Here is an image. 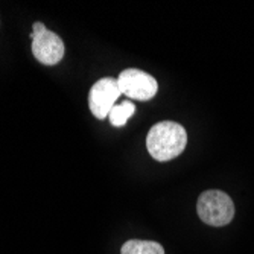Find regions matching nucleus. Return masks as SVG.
<instances>
[{
    "label": "nucleus",
    "mask_w": 254,
    "mask_h": 254,
    "mask_svg": "<svg viewBox=\"0 0 254 254\" xmlns=\"http://www.w3.org/2000/svg\"><path fill=\"white\" fill-rule=\"evenodd\" d=\"M188 145V132L180 124L165 121L155 124L146 137V148L157 161L177 158Z\"/></svg>",
    "instance_id": "f257e3e1"
},
{
    "label": "nucleus",
    "mask_w": 254,
    "mask_h": 254,
    "mask_svg": "<svg viewBox=\"0 0 254 254\" xmlns=\"http://www.w3.org/2000/svg\"><path fill=\"white\" fill-rule=\"evenodd\" d=\"M196 212L199 219L212 227H224L235 216V204L222 190H205L199 195Z\"/></svg>",
    "instance_id": "f03ea898"
},
{
    "label": "nucleus",
    "mask_w": 254,
    "mask_h": 254,
    "mask_svg": "<svg viewBox=\"0 0 254 254\" xmlns=\"http://www.w3.org/2000/svg\"><path fill=\"white\" fill-rule=\"evenodd\" d=\"M32 54L35 60L44 65H55L64 57V43L52 31L46 28L41 21L34 23L32 32Z\"/></svg>",
    "instance_id": "7ed1b4c3"
},
{
    "label": "nucleus",
    "mask_w": 254,
    "mask_h": 254,
    "mask_svg": "<svg viewBox=\"0 0 254 254\" xmlns=\"http://www.w3.org/2000/svg\"><path fill=\"white\" fill-rule=\"evenodd\" d=\"M122 95L118 79L114 78H101L98 82L93 84L88 95V107L96 119H105L111 108L116 105V101Z\"/></svg>",
    "instance_id": "20e7f679"
},
{
    "label": "nucleus",
    "mask_w": 254,
    "mask_h": 254,
    "mask_svg": "<svg viewBox=\"0 0 254 254\" xmlns=\"http://www.w3.org/2000/svg\"><path fill=\"white\" fill-rule=\"evenodd\" d=\"M118 82L122 93L134 101H149L158 90L157 79L138 68H127L119 75Z\"/></svg>",
    "instance_id": "39448f33"
},
{
    "label": "nucleus",
    "mask_w": 254,
    "mask_h": 254,
    "mask_svg": "<svg viewBox=\"0 0 254 254\" xmlns=\"http://www.w3.org/2000/svg\"><path fill=\"white\" fill-rule=\"evenodd\" d=\"M121 254H165V248L154 241L131 239L122 245Z\"/></svg>",
    "instance_id": "423d86ee"
},
{
    "label": "nucleus",
    "mask_w": 254,
    "mask_h": 254,
    "mask_svg": "<svg viewBox=\"0 0 254 254\" xmlns=\"http://www.w3.org/2000/svg\"><path fill=\"white\" fill-rule=\"evenodd\" d=\"M135 111V105L131 101H124L119 105H114L108 114V119L113 127H124Z\"/></svg>",
    "instance_id": "0eeeda50"
}]
</instances>
